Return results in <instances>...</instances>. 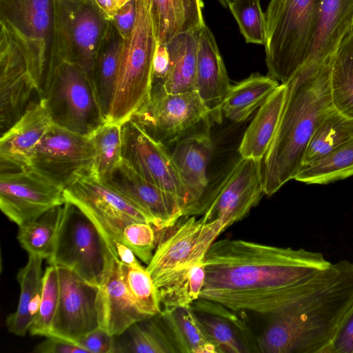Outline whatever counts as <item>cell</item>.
<instances>
[{
    "mask_svg": "<svg viewBox=\"0 0 353 353\" xmlns=\"http://www.w3.org/2000/svg\"><path fill=\"white\" fill-rule=\"evenodd\" d=\"M203 263L200 298L268 316L320 284L332 270L320 252L230 239L215 241Z\"/></svg>",
    "mask_w": 353,
    "mask_h": 353,
    "instance_id": "obj_1",
    "label": "cell"
},
{
    "mask_svg": "<svg viewBox=\"0 0 353 353\" xmlns=\"http://www.w3.org/2000/svg\"><path fill=\"white\" fill-rule=\"evenodd\" d=\"M353 312V262L332 263L330 275L280 312L256 337L258 352L327 353Z\"/></svg>",
    "mask_w": 353,
    "mask_h": 353,
    "instance_id": "obj_2",
    "label": "cell"
},
{
    "mask_svg": "<svg viewBox=\"0 0 353 353\" xmlns=\"http://www.w3.org/2000/svg\"><path fill=\"white\" fill-rule=\"evenodd\" d=\"M331 70L301 69L287 83L285 100L273 141L263 159L265 194L270 196L301 170L314 132L334 108Z\"/></svg>",
    "mask_w": 353,
    "mask_h": 353,
    "instance_id": "obj_3",
    "label": "cell"
},
{
    "mask_svg": "<svg viewBox=\"0 0 353 353\" xmlns=\"http://www.w3.org/2000/svg\"><path fill=\"white\" fill-rule=\"evenodd\" d=\"M321 0H270L265 12L268 75L287 83L305 64Z\"/></svg>",
    "mask_w": 353,
    "mask_h": 353,
    "instance_id": "obj_4",
    "label": "cell"
},
{
    "mask_svg": "<svg viewBox=\"0 0 353 353\" xmlns=\"http://www.w3.org/2000/svg\"><path fill=\"white\" fill-rule=\"evenodd\" d=\"M151 1L136 0V21L131 34L123 39L107 122L124 123L150 99L157 46Z\"/></svg>",
    "mask_w": 353,
    "mask_h": 353,
    "instance_id": "obj_5",
    "label": "cell"
},
{
    "mask_svg": "<svg viewBox=\"0 0 353 353\" xmlns=\"http://www.w3.org/2000/svg\"><path fill=\"white\" fill-rule=\"evenodd\" d=\"M40 93L52 123L62 128L89 136L106 121L93 83L74 64H48Z\"/></svg>",
    "mask_w": 353,
    "mask_h": 353,
    "instance_id": "obj_6",
    "label": "cell"
},
{
    "mask_svg": "<svg viewBox=\"0 0 353 353\" xmlns=\"http://www.w3.org/2000/svg\"><path fill=\"white\" fill-rule=\"evenodd\" d=\"M108 21L92 0H53V36L48 65L59 61L74 64L93 83L94 60Z\"/></svg>",
    "mask_w": 353,
    "mask_h": 353,
    "instance_id": "obj_7",
    "label": "cell"
},
{
    "mask_svg": "<svg viewBox=\"0 0 353 353\" xmlns=\"http://www.w3.org/2000/svg\"><path fill=\"white\" fill-rule=\"evenodd\" d=\"M114 258L91 220L77 206L65 201L48 264L68 268L99 287Z\"/></svg>",
    "mask_w": 353,
    "mask_h": 353,
    "instance_id": "obj_8",
    "label": "cell"
},
{
    "mask_svg": "<svg viewBox=\"0 0 353 353\" xmlns=\"http://www.w3.org/2000/svg\"><path fill=\"white\" fill-rule=\"evenodd\" d=\"M0 23L26 58L41 92L53 36V0H0Z\"/></svg>",
    "mask_w": 353,
    "mask_h": 353,
    "instance_id": "obj_9",
    "label": "cell"
},
{
    "mask_svg": "<svg viewBox=\"0 0 353 353\" xmlns=\"http://www.w3.org/2000/svg\"><path fill=\"white\" fill-rule=\"evenodd\" d=\"M63 194L65 201L77 206L91 220L115 258V245L125 243L123 230L128 224L145 222L156 228L151 216L93 176L81 179L65 188Z\"/></svg>",
    "mask_w": 353,
    "mask_h": 353,
    "instance_id": "obj_10",
    "label": "cell"
},
{
    "mask_svg": "<svg viewBox=\"0 0 353 353\" xmlns=\"http://www.w3.org/2000/svg\"><path fill=\"white\" fill-rule=\"evenodd\" d=\"M225 228L219 221L195 216L162 230L146 269L159 288L183 270L203 262L211 245Z\"/></svg>",
    "mask_w": 353,
    "mask_h": 353,
    "instance_id": "obj_11",
    "label": "cell"
},
{
    "mask_svg": "<svg viewBox=\"0 0 353 353\" xmlns=\"http://www.w3.org/2000/svg\"><path fill=\"white\" fill-rule=\"evenodd\" d=\"M94 155L88 136L52 123L36 148L30 168L65 190L93 175Z\"/></svg>",
    "mask_w": 353,
    "mask_h": 353,
    "instance_id": "obj_12",
    "label": "cell"
},
{
    "mask_svg": "<svg viewBox=\"0 0 353 353\" xmlns=\"http://www.w3.org/2000/svg\"><path fill=\"white\" fill-rule=\"evenodd\" d=\"M263 160L241 158L214 192L185 215H201L207 221H219L225 229L241 221L265 194Z\"/></svg>",
    "mask_w": 353,
    "mask_h": 353,
    "instance_id": "obj_13",
    "label": "cell"
},
{
    "mask_svg": "<svg viewBox=\"0 0 353 353\" xmlns=\"http://www.w3.org/2000/svg\"><path fill=\"white\" fill-rule=\"evenodd\" d=\"M64 190L32 168L1 172L0 208L20 226L65 202Z\"/></svg>",
    "mask_w": 353,
    "mask_h": 353,
    "instance_id": "obj_14",
    "label": "cell"
},
{
    "mask_svg": "<svg viewBox=\"0 0 353 353\" xmlns=\"http://www.w3.org/2000/svg\"><path fill=\"white\" fill-rule=\"evenodd\" d=\"M131 119L164 144L209 119V114L196 91L179 94L162 91L150 94Z\"/></svg>",
    "mask_w": 353,
    "mask_h": 353,
    "instance_id": "obj_15",
    "label": "cell"
},
{
    "mask_svg": "<svg viewBox=\"0 0 353 353\" xmlns=\"http://www.w3.org/2000/svg\"><path fill=\"white\" fill-rule=\"evenodd\" d=\"M122 129L123 159L143 178L182 199L187 208L186 191L165 145L132 119L123 123Z\"/></svg>",
    "mask_w": 353,
    "mask_h": 353,
    "instance_id": "obj_16",
    "label": "cell"
},
{
    "mask_svg": "<svg viewBox=\"0 0 353 353\" xmlns=\"http://www.w3.org/2000/svg\"><path fill=\"white\" fill-rule=\"evenodd\" d=\"M57 268L59 301L50 335L76 343L99 327L96 305L99 287L85 282L68 268Z\"/></svg>",
    "mask_w": 353,
    "mask_h": 353,
    "instance_id": "obj_17",
    "label": "cell"
},
{
    "mask_svg": "<svg viewBox=\"0 0 353 353\" xmlns=\"http://www.w3.org/2000/svg\"><path fill=\"white\" fill-rule=\"evenodd\" d=\"M99 181L151 216L158 231L183 216L186 205L182 199L143 178L123 159Z\"/></svg>",
    "mask_w": 353,
    "mask_h": 353,
    "instance_id": "obj_18",
    "label": "cell"
},
{
    "mask_svg": "<svg viewBox=\"0 0 353 353\" xmlns=\"http://www.w3.org/2000/svg\"><path fill=\"white\" fill-rule=\"evenodd\" d=\"M37 87L24 54L1 28L0 32V125L2 134L23 114Z\"/></svg>",
    "mask_w": 353,
    "mask_h": 353,
    "instance_id": "obj_19",
    "label": "cell"
},
{
    "mask_svg": "<svg viewBox=\"0 0 353 353\" xmlns=\"http://www.w3.org/2000/svg\"><path fill=\"white\" fill-rule=\"evenodd\" d=\"M52 123L45 100L30 103L0 140L1 172L30 168L36 148Z\"/></svg>",
    "mask_w": 353,
    "mask_h": 353,
    "instance_id": "obj_20",
    "label": "cell"
},
{
    "mask_svg": "<svg viewBox=\"0 0 353 353\" xmlns=\"http://www.w3.org/2000/svg\"><path fill=\"white\" fill-rule=\"evenodd\" d=\"M195 86L209 118L221 123L223 103L231 85L214 36L205 21L197 35Z\"/></svg>",
    "mask_w": 353,
    "mask_h": 353,
    "instance_id": "obj_21",
    "label": "cell"
},
{
    "mask_svg": "<svg viewBox=\"0 0 353 353\" xmlns=\"http://www.w3.org/2000/svg\"><path fill=\"white\" fill-rule=\"evenodd\" d=\"M191 307L217 353L258 352L256 337L234 310L201 298Z\"/></svg>",
    "mask_w": 353,
    "mask_h": 353,
    "instance_id": "obj_22",
    "label": "cell"
},
{
    "mask_svg": "<svg viewBox=\"0 0 353 353\" xmlns=\"http://www.w3.org/2000/svg\"><path fill=\"white\" fill-rule=\"evenodd\" d=\"M96 305L99 327L114 336L134 323L150 318L139 309L129 293L116 258L109 265L99 287Z\"/></svg>",
    "mask_w": 353,
    "mask_h": 353,
    "instance_id": "obj_23",
    "label": "cell"
},
{
    "mask_svg": "<svg viewBox=\"0 0 353 353\" xmlns=\"http://www.w3.org/2000/svg\"><path fill=\"white\" fill-rule=\"evenodd\" d=\"M212 153L213 143L206 131L183 137L170 153L187 193L188 205L183 216L207 192V170Z\"/></svg>",
    "mask_w": 353,
    "mask_h": 353,
    "instance_id": "obj_24",
    "label": "cell"
},
{
    "mask_svg": "<svg viewBox=\"0 0 353 353\" xmlns=\"http://www.w3.org/2000/svg\"><path fill=\"white\" fill-rule=\"evenodd\" d=\"M286 85L281 83L259 107L245 130L239 148L241 158L263 160L274 137L285 96Z\"/></svg>",
    "mask_w": 353,
    "mask_h": 353,
    "instance_id": "obj_25",
    "label": "cell"
},
{
    "mask_svg": "<svg viewBox=\"0 0 353 353\" xmlns=\"http://www.w3.org/2000/svg\"><path fill=\"white\" fill-rule=\"evenodd\" d=\"M203 7V0H152L157 44H167L180 34L199 30L204 21Z\"/></svg>",
    "mask_w": 353,
    "mask_h": 353,
    "instance_id": "obj_26",
    "label": "cell"
},
{
    "mask_svg": "<svg viewBox=\"0 0 353 353\" xmlns=\"http://www.w3.org/2000/svg\"><path fill=\"white\" fill-rule=\"evenodd\" d=\"M43 259L38 255L28 254V262L19 270L17 274L20 286L18 306L6 319L8 331L14 335L26 336L39 311L42 292Z\"/></svg>",
    "mask_w": 353,
    "mask_h": 353,
    "instance_id": "obj_27",
    "label": "cell"
},
{
    "mask_svg": "<svg viewBox=\"0 0 353 353\" xmlns=\"http://www.w3.org/2000/svg\"><path fill=\"white\" fill-rule=\"evenodd\" d=\"M122 44V37L108 20L93 68V83L105 121L113 98Z\"/></svg>",
    "mask_w": 353,
    "mask_h": 353,
    "instance_id": "obj_28",
    "label": "cell"
},
{
    "mask_svg": "<svg viewBox=\"0 0 353 353\" xmlns=\"http://www.w3.org/2000/svg\"><path fill=\"white\" fill-rule=\"evenodd\" d=\"M114 338V353H179L161 313L134 323Z\"/></svg>",
    "mask_w": 353,
    "mask_h": 353,
    "instance_id": "obj_29",
    "label": "cell"
},
{
    "mask_svg": "<svg viewBox=\"0 0 353 353\" xmlns=\"http://www.w3.org/2000/svg\"><path fill=\"white\" fill-rule=\"evenodd\" d=\"M198 31L180 34L167 43L170 67L163 85L165 92L179 94L196 91Z\"/></svg>",
    "mask_w": 353,
    "mask_h": 353,
    "instance_id": "obj_30",
    "label": "cell"
},
{
    "mask_svg": "<svg viewBox=\"0 0 353 353\" xmlns=\"http://www.w3.org/2000/svg\"><path fill=\"white\" fill-rule=\"evenodd\" d=\"M275 79L259 73L231 85L222 105L223 115L240 123L260 107L280 85Z\"/></svg>",
    "mask_w": 353,
    "mask_h": 353,
    "instance_id": "obj_31",
    "label": "cell"
},
{
    "mask_svg": "<svg viewBox=\"0 0 353 353\" xmlns=\"http://www.w3.org/2000/svg\"><path fill=\"white\" fill-rule=\"evenodd\" d=\"M165 321L180 353H217L191 305L163 309Z\"/></svg>",
    "mask_w": 353,
    "mask_h": 353,
    "instance_id": "obj_32",
    "label": "cell"
},
{
    "mask_svg": "<svg viewBox=\"0 0 353 353\" xmlns=\"http://www.w3.org/2000/svg\"><path fill=\"white\" fill-rule=\"evenodd\" d=\"M352 139L353 119L333 108L312 137L304 155L302 168L315 163Z\"/></svg>",
    "mask_w": 353,
    "mask_h": 353,
    "instance_id": "obj_33",
    "label": "cell"
},
{
    "mask_svg": "<svg viewBox=\"0 0 353 353\" xmlns=\"http://www.w3.org/2000/svg\"><path fill=\"white\" fill-rule=\"evenodd\" d=\"M330 90L334 108L353 119V30L336 54L331 70Z\"/></svg>",
    "mask_w": 353,
    "mask_h": 353,
    "instance_id": "obj_34",
    "label": "cell"
},
{
    "mask_svg": "<svg viewBox=\"0 0 353 353\" xmlns=\"http://www.w3.org/2000/svg\"><path fill=\"white\" fill-rule=\"evenodd\" d=\"M63 205L46 211L36 219L19 226L17 240L28 254L51 256L61 221Z\"/></svg>",
    "mask_w": 353,
    "mask_h": 353,
    "instance_id": "obj_35",
    "label": "cell"
},
{
    "mask_svg": "<svg viewBox=\"0 0 353 353\" xmlns=\"http://www.w3.org/2000/svg\"><path fill=\"white\" fill-rule=\"evenodd\" d=\"M353 175V139L315 163L302 168L296 181L327 184Z\"/></svg>",
    "mask_w": 353,
    "mask_h": 353,
    "instance_id": "obj_36",
    "label": "cell"
},
{
    "mask_svg": "<svg viewBox=\"0 0 353 353\" xmlns=\"http://www.w3.org/2000/svg\"><path fill=\"white\" fill-rule=\"evenodd\" d=\"M204 281L203 262L183 270L158 288L161 305L163 309L191 305L200 298Z\"/></svg>",
    "mask_w": 353,
    "mask_h": 353,
    "instance_id": "obj_37",
    "label": "cell"
},
{
    "mask_svg": "<svg viewBox=\"0 0 353 353\" xmlns=\"http://www.w3.org/2000/svg\"><path fill=\"white\" fill-rule=\"evenodd\" d=\"M122 125L106 121L88 136L95 151L92 176L99 180L123 160Z\"/></svg>",
    "mask_w": 353,
    "mask_h": 353,
    "instance_id": "obj_38",
    "label": "cell"
},
{
    "mask_svg": "<svg viewBox=\"0 0 353 353\" xmlns=\"http://www.w3.org/2000/svg\"><path fill=\"white\" fill-rule=\"evenodd\" d=\"M121 279L139 309L148 317L161 312L158 288L146 268L119 261Z\"/></svg>",
    "mask_w": 353,
    "mask_h": 353,
    "instance_id": "obj_39",
    "label": "cell"
},
{
    "mask_svg": "<svg viewBox=\"0 0 353 353\" xmlns=\"http://www.w3.org/2000/svg\"><path fill=\"white\" fill-rule=\"evenodd\" d=\"M59 301L58 268L49 265L42 278V292L39 311L29 329L32 336L50 335Z\"/></svg>",
    "mask_w": 353,
    "mask_h": 353,
    "instance_id": "obj_40",
    "label": "cell"
},
{
    "mask_svg": "<svg viewBox=\"0 0 353 353\" xmlns=\"http://www.w3.org/2000/svg\"><path fill=\"white\" fill-rule=\"evenodd\" d=\"M228 8L236 21L245 41L264 45L266 37L265 17L260 0H232Z\"/></svg>",
    "mask_w": 353,
    "mask_h": 353,
    "instance_id": "obj_41",
    "label": "cell"
},
{
    "mask_svg": "<svg viewBox=\"0 0 353 353\" xmlns=\"http://www.w3.org/2000/svg\"><path fill=\"white\" fill-rule=\"evenodd\" d=\"M154 228L149 223L132 222L123 230L125 244L147 265L151 261L157 246Z\"/></svg>",
    "mask_w": 353,
    "mask_h": 353,
    "instance_id": "obj_42",
    "label": "cell"
},
{
    "mask_svg": "<svg viewBox=\"0 0 353 353\" xmlns=\"http://www.w3.org/2000/svg\"><path fill=\"white\" fill-rule=\"evenodd\" d=\"M75 343L88 353H114V336L100 327L83 336Z\"/></svg>",
    "mask_w": 353,
    "mask_h": 353,
    "instance_id": "obj_43",
    "label": "cell"
},
{
    "mask_svg": "<svg viewBox=\"0 0 353 353\" xmlns=\"http://www.w3.org/2000/svg\"><path fill=\"white\" fill-rule=\"evenodd\" d=\"M137 17L136 0L124 3L117 10L114 18L110 20L123 39L132 32Z\"/></svg>",
    "mask_w": 353,
    "mask_h": 353,
    "instance_id": "obj_44",
    "label": "cell"
},
{
    "mask_svg": "<svg viewBox=\"0 0 353 353\" xmlns=\"http://www.w3.org/2000/svg\"><path fill=\"white\" fill-rule=\"evenodd\" d=\"M34 353H88L77 343L61 337L50 335L38 343L32 350Z\"/></svg>",
    "mask_w": 353,
    "mask_h": 353,
    "instance_id": "obj_45",
    "label": "cell"
},
{
    "mask_svg": "<svg viewBox=\"0 0 353 353\" xmlns=\"http://www.w3.org/2000/svg\"><path fill=\"white\" fill-rule=\"evenodd\" d=\"M327 353H353V312L339 330Z\"/></svg>",
    "mask_w": 353,
    "mask_h": 353,
    "instance_id": "obj_46",
    "label": "cell"
},
{
    "mask_svg": "<svg viewBox=\"0 0 353 353\" xmlns=\"http://www.w3.org/2000/svg\"><path fill=\"white\" fill-rule=\"evenodd\" d=\"M114 250L115 256L120 262L131 266L141 265L133 251L125 243H117Z\"/></svg>",
    "mask_w": 353,
    "mask_h": 353,
    "instance_id": "obj_47",
    "label": "cell"
},
{
    "mask_svg": "<svg viewBox=\"0 0 353 353\" xmlns=\"http://www.w3.org/2000/svg\"><path fill=\"white\" fill-rule=\"evenodd\" d=\"M100 12L107 20H112L122 6L121 0H92Z\"/></svg>",
    "mask_w": 353,
    "mask_h": 353,
    "instance_id": "obj_48",
    "label": "cell"
},
{
    "mask_svg": "<svg viewBox=\"0 0 353 353\" xmlns=\"http://www.w3.org/2000/svg\"><path fill=\"white\" fill-rule=\"evenodd\" d=\"M221 5L224 8H228V4L232 0H218Z\"/></svg>",
    "mask_w": 353,
    "mask_h": 353,
    "instance_id": "obj_49",
    "label": "cell"
},
{
    "mask_svg": "<svg viewBox=\"0 0 353 353\" xmlns=\"http://www.w3.org/2000/svg\"><path fill=\"white\" fill-rule=\"evenodd\" d=\"M121 2H122V5H123L125 2V0H121Z\"/></svg>",
    "mask_w": 353,
    "mask_h": 353,
    "instance_id": "obj_50",
    "label": "cell"
},
{
    "mask_svg": "<svg viewBox=\"0 0 353 353\" xmlns=\"http://www.w3.org/2000/svg\"><path fill=\"white\" fill-rule=\"evenodd\" d=\"M130 1V0H125V2H124V3H125L126 1Z\"/></svg>",
    "mask_w": 353,
    "mask_h": 353,
    "instance_id": "obj_51",
    "label": "cell"
}]
</instances>
